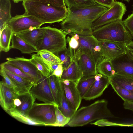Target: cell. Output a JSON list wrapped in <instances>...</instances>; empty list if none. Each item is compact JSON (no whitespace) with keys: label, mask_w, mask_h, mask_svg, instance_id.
<instances>
[{"label":"cell","mask_w":133,"mask_h":133,"mask_svg":"<svg viewBox=\"0 0 133 133\" xmlns=\"http://www.w3.org/2000/svg\"><path fill=\"white\" fill-rule=\"evenodd\" d=\"M55 105L45 103H34L28 116L45 126H52L56 120Z\"/></svg>","instance_id":"8992f818"},{"label":"cell","mask_w":133,"mask_h":133,"mask_svg":"<svg viewBox=\"0 0 133 133\" xmlns=\"http://www.w3.org/2000/svg\"><path fill=\"white\" fill-rule=\"evenodd\" d=\"M94 50L96 52H101V48L99 45H98L95 46Z\"/></svg>","instance_id":"bcb514c9"},{"label":"cell","mask_w":133,"mask_h":133,"mask_svg":"<svg viewBox=\"0 0 133 133\" xmlns=\"http://www.w3.org/2000/svg\"><path fill=\"white\" fill-rule=\"evenodd\" d=\"M92 35L97 40L123 43L127 45L133 37L126 28L122 19L117 21L93 30Z\"/></svg>","instance_id":"277c9868"},{"label":"cell","mask_w":133,"mask_h":133,"mask_svg":"<svg viewBox=\"0 0 133 133\" xmlns=\"http://www.w3.org/2000/svg\"><path fill=\"white\" fill-rule=\"evenodd\" d=\"M123 21L126 28L133 37V13L129 15Z\"/></svg>","instance_id":"74e56055"},{"label":"cell","mask_w":133,"mask_h":133,"mask_svg":"<svg viewBox=\"0 0 133 133\" xmlns=\"http://www.w3.org/2000/svg\"><path fill=\"white\" fill-rule=\"evenodd\" d=\"M10 0H0V28L1 30L12 17Z\"/></svg>","instance_id":"484cf974"},{"label":"cell","mask_w":133,"mask_h":133,"mask_svg":"<svg viewBox=\"0 0 133 133\" xmlns=\"http://www.w3.org/2000/svg\"><path fill=\"white\" fill-rule=\"evenodd\" d=\"M22 5L25 13L44 24L61 22L65 18L68 12L67 7L43 2L26 0L23 1Z\"/></svg>","instance_id":"7a4b0ae2"},{"label":"cell","mask_w":133,"mask_h":133,"mask_svg":"<svg viewBox=\"0 0 133 133\" xmlns=\"http://www.w3.org/2000/svg\"><path fill=\"white\" fill-rule=\"evenodd\" d=\"M94 76L82 77L77 83V88L82 99L95 80Z\"/></svg>","instance_id":"f546056e"},{"label":"cell","mask_w":133,"mask_h":133,"mask_svg":"<svg viewBox=\"0 0 133 133\" xmlns=\"http://www.w3.org/2000/svg\"><path fill=\"white\" fill-rule=\"evenodd\" d=\"M105 99L98 100L78 109L67 124L70 127L81 126L95 120L116 117L107 107Z\"/></svg>","instance_id":"3957f363"},{"label":"cell","mask_w":133,"mask_h":133,"mask_svg":"<svg viewBox=\"0 0 133 133\" xmlns=\"http://www.w3.org/2000/svg\"><path fill=\"white\" fill-rule=\"evenodd\" d=\"M6 24L13 32L17 33L40 27L44 24L34 17L25 13L16 15Z\"/></svg>","instance_id":"52a82bcc"},{"label":"cell","mask_w":133,"mask_h":133,"mask_svg":"<svg viewBox=\"0 0 133 133\" xmlns=\"http://www.w3.org/2000/svg\"><path fill=\"white\" fill-rule=\"evenodd\" d=\"M78 47L83 48L91 56L96 66L104 58L101 52L95 51L94 48L98 44V40L92 35L80 36Z\"/></svg>","instance_id":"9a60e30c"},{"label":"cell","mask_w":133,"mask_h":133,"mask_svg":"<svg viewBox=\"0 0 133 133\" xmlns=\"http://www.w3.org/2000/svg\"><path fill=\"white\" fill-rule=\"evenodd\" d=\"M124 0V1H127V2H129V1L130 0Z\"/></svg>","instance_id":"681fc988"},{"label":"cell","mask_w":133,"mask_h":133,"mask_svg":"<svg viewBox=\"0 0 133 133\" xmlns=\"http://www.w3.org/2000/svg\"><path fill=\"white\" fill-rule=\"evenodd\" d=\"M17 94L12 89L8 87L4 80L0 82V104L6 112L13 107V99Z\"/></svg>","instance_id":"e0dca14e"},{"label":"cell","mask_w":133,"mask_h":133,"mask_svg":"<svg viewBox=\"0 0 133 133\" xmlns=\"http://www.w3.org/2000/svg\"><path fill=\"white\" fill-rule=\"evenodd\" d=\"M66 35L61 29L50 26L45 27L43 37L36 45L38 51L46 50L56 55L66 49Z\"/></svg>","instance_id":"5b68a950"},{"label":"cell","mask_w":133,"mask_h":133,"mask_svg":"<svg viewBox=\"0 0 133 133\" xmlns=\"http://www.w3.org/2000/svg\"><path fill=\"white\" fill-rule=\"evenodd\" d=\"M108 8L97 3L87 7L68 9L66 17L60 24L61 30H69L71 33L81 36L92 35V23Z\"/></svg>","instance_id":"6da1fadb"},{"label":"cell","mask_w":133,"mask_h":133,"mask_svg":"<svg viewBox=\"0 0 133 133\" xmlns=\"http://www.w3.org/2000/svg\"><path fill=\"white\" fill-rule=\"evenodd\" d=\"M0 74L8 87L13 89L18 94L22 93L20 89L8 76L4 70L1 68L0 69Z\"/></svg>","instance_id":"8d00e7d4"},{"label":"cell","mask_w":133,"mask_h":133,"mask_svg":"<svg viewBox=\"0 0 133 133\" xmlns=\"http://www.w3.org/2000/svg\"><path fill=\"white\" fill-rule=\"evenodd\" d=\"M45 30V27H40L16 33L26 42L35 48L38 42L43 38Z\"/></svg>","instance_id":"d6986e66"},{"label":"cell","mask_w":133,"mask_h":133,"mask_svg":"<svg viewBox=\"0 0 133 133\" xmlns=\"http://www.w3.org/2000/svg\"><path fill=\"white\" fill-rule=\"evenodd\" d=\"M70 51L71 61L68 68L63 70L61 80L68 79L78 83L83 77L82 73L76 59L75 50L68 46Z\"/></svg>","instance_id":"5bb4252c"},{"label":"cell","mask_w":133,"mask_h":133,"mask_svg":"<svg viewBox=\"0 0 133 133\" xmlns=\"http://www.w3.org/2000/svg\"><path fill=\"white\" fill-rule=\"evenodd\" d=\"M49 67L51 72V66L54 65L58 64L61 61L56 55L46 50H42L37 52Z\"/></svg>","instance_id":"4dcf8cb0"},{"label":"cell","mask_w":133,"mask_h":133,"mask_svg":"<svg viewBox=\"0 0 133 133\" xmlns=\"http://www.w3.org/2000/svg\"><path fill=\"white\" fill-rule=\"evenodd\" d=\"M126 11L124 4L120 2L115 1L110 7L93 22V30L106 24L122 19Z\"/></svg>","instance_id":"ba28073f"},{"label":"cell","mask_w":133,"mask_h":133,"mask_svg":"<svg viewBox=\"0 0 133 133\" xmlns=\"http://www.w3.org/2000/svg\"><path fill=\"white\" fill-rule=\"evenodd\" d=\"M126 48V55L129 59L133 62V50L129 48L127 45Z\"/></svg>","instance_id":"7bdbcfd3"},{"label":"cell","mask_w":133,"mask_h":133,"mask_svg":"<svg viewBox=\"0 0 133 133\" xmlns=\"http://www.w3.org/2000/svg\"></svg>","instance_id":"f907efd6"},{"label":"cell","mask_w":133,"mask_h":133,"mask_svg":"<svg viewBox=\"0 0 133 133\" xmlns=\"http://www.w3.org/2000/svg\"><path fill=\"white\" fill-rule=\"evenodd\" d=\"M0 67L32 82L31 78L29 75L23 72L17 67L6 62L2 63L0 65Z\"/></svg>","instance_id":"e575fe53"},{"label":"cell","mask_w":133,"mask_h":133,"mask_svg":"<svg viewBox=\"0 0 133 133\" xmlns=\"http://www.w3.org/2000/svg\"><path fill=\"white\" fill-rule=\"evenodd\" d=\"M110 78V82L133 92V76L115 74Z\"/></svg>","instance_id":"603a6c76"},{"label":"cell","mask_w":133,"mask_h":133,"mask_svg":"<svg viewBox=\"0 0 133 133\" xmlns=\"http://www.w3.org/2000/svg\"><path fill=\"white\" fill-rule=\"evenodd\" d=\"M29 92L38 100L57 105L50 89L48 77L42 76L38 82L32 86Z\"/></svg>","instance_id":"30bf717a"},{"label":"cell","mask_w":133,"mask_h":133,"mask_svg":"<svg viewBox=\"0 0 133 133\" xmlns=\"http://www.w3.org/2000/svg\"><path fill=\"white\" fill-rule=\"evenodd\" d=\"M94 78L95 80L83 99L90 100L99 97L110 84V78L101 74L95 75Z\"/></svg>","instance_id":"4fadbf2b"},{"label":"cell","mask_w":133,"mask_h":133,"mask_svg":"<svg viewBox=\"0 0 133 133\" xmlns=\"http://www.w3.org/2000/svg\"><path fill=\"white\" fill-rule=\"evenodd\" d=\"M115 74H124L133 76V62L126 54L112 61Z\"/></svg>","instance_id":"ac0fdd59"},{"label":"cell","mask_w":133,"mask_h":133,"mask_svg":"<svg viewBox=\"0 0 133 133\" xmlns=\"http://www.w3.org/2000/svg\"><path fill=\"white\" fill-rule=\"evenodd\" d=\"M6 112L18 121L25 124L34 126H44L43 124L34 120L13 108Z\"/></svg>","instance_id":"f1b7e54d"},{"label":"cell","mask_w":133,"mask_h":133,"mask_svg":"<svg viewBox=\"0 0 133 133\" xmlns=\"http://www.w3.org/2000/svg\"><path fill=\"white\" fill-rule=\"evenodd\" d=\"M51 73L48 77L50 87L56 104H61L62 97V86L60 78Z\"/></svg>","instance_id":"7402d4cb"},{"label":"cell","mask_w":133,"mask_h":133,"mask_svg":"<svg viewBox=\"0 0 133 133\" xmlns=\"http://www.w3.org/2000/svg\"><path fill=\"white\" fill-rule=\"evenodd\" d=\"M34 1H39L48 3L55 5L66 8V6L64 0H29Z\"/></svg>","instance_id":"f35d334b"},{"label":"cell","mask_w":133,"mask_h":133,"mask_svg":"<svg viewBox=\"0 0 133 133\" xmlns=\"http://www.w3.org/2000/svg\"><path fill=\"white\" fill-rule=\"evenodd\" d=\"M127 46L133 50V41L127 45Z\"/></svg>","instance_id":"7dc6e473"},{"label":"cell","mask_w":133,"mask_h":133,"mask_svg":"<svg viewBox=\"0 0 133 133\" xmlns=\"http://www.w3.org/2000/svg\"><path fill=\"white\" fill-rule=\"evenodd\" d=\"M96 69L98 73L109 78L115 74L112 61L108 59L102 60L97 65Z\"/></svg>","instance_id":"83f0119b"},{"label":"cell","mask_w":133,"mask_h":133,"mask_svg":"<svg viewBox=\"0 0 133 133\" xmlns=\"http://www.w3.org/2000/svg\"><path fill=\"white\" fill-rule=\"evenodd\" d=\"M97 3L108 8H110L114 3V0H94Z\"/></svg>","instance_id":"60d3db41"},{"label":"cell","mask_w":133,"mask_h":133,"mask_svg":"<svg viewBox=\"0 0 133 133\" xmlns=\"http://www.w3.org/2000/svg\"><path fill=\"white\" fill-rule=\"evenodd\" d=\"M61 86V104L59 106H58V107L64 116L71 118L73 116L76 111L70 105L66 97L62 84Z\"/></svg>","instance_id":"1f68e13d"},{"label":"cell","mask_w":133,"mask_h":133,"mask_svg":"<svg viewBox=\"0 0 133 133\" xmlns=\"http://www.w3.org/2000/svg\"><path fill=\"white\" fill-rule=\"evenodd\" d=\"M18 96L19 99V104L17 108L15 109L28 116L36 99L29 92L18 94Z\"/></svg>","instance_id":"44dd1931"},{"label":"cell","mask_w":133,"mask_h":133,"mask_svg":"<svg viewBox=\"0 0 133 133\" xmlns=\"http://www.w3.org/2000/svg\"><path fill=\"white\" fill-rule=\"evenodd\" d=\"M70 34V35H71V36L74 37L77 41H78L80 38L79 35L77 34L71 33Z\"/></svg>","instance_id":"f6af8a7d"},{"label":"cell","mask_w":133,"mask_h":133,"mask_svg":"<svg viewBox=\"0 0 133 133\" xmlns=\"http://www.w3.org/2000/svg\"><path fill=\"white\" fill-rule=\"evenodd\" d=\"M66 42L68 43V46L71 48L76 49L79 46V42L78 41L76 40L74 37H71L68 36L66 39Z\"/></svg>","instance_id":"ab89813d"},{"label":"cell","mask_w":133,"mask_h":133,"mask_svg":"<svg viewBox=\"0 0 133 133\" xmlns=\"http://www.w3.org/2000/svg\"><path fill=\"white\" fill-rule=\"evenodd\" d=\"M98 42L101 48V52L104 58L112 61L126 54L127 45L125 43L98 40Z\"/></svg>","instance_id":"8fae6325"},{"label":"cell","mask_w":133,"mask_h":133,"mask_svg":"<svg viewBox=\"0 0 133 133\" xmlns=\"http://www.w3.org/2000/svg\"><path fill=\"white\" fill-rule=\"evenodd\" d=\"M11 43L10 49H18L23 54H30L34 52L37 53L38 52L35 47L26 42L16 33H13L11 37Z\"/></svg>","instance_id":"ffe728a7"},{"label":"cell","mask_w":133,"mask_h":133,"mask_svg":"<svg viewBox=\"0 0 133 133\" xmlns=\"http://www.w3.org/2000/svg\"><path fill=\"white\" fill-rule=\"evenodd\" d=\"M7 62L17 67L31 77L34 85L36 84L42 75L30 59L23 57L8 58Z\"/></svg>","instance_id":"9c48e42d"},{"label":"cell","mask_w":133,"mask_h":133,"mask_svg":"<svg viewBox=\"0 0 133 133\" xmlns=\"http://www.w3.org/2000/svg\"><path fill=\"white\" fill-rule=\"evenodd\" d=\"M56 113V122L52 126L63 127L67 125L70 118L64 116L59 110L58 105H55Z\"/></svg>","instance_id":"d590c367"},{"label":"cell","mask_w":133,"mask_h":133,"mask_svg":"<svg viewBox=\"0 0 133 133\" xmlns=\"http://www.w3.org/2000/svg\"><path fill=\"white\" fill-rule=\"evenodd\" d=\"M68 9L72 7L82 8L92 6L97 3L94 0H64Z\"/></svg>","instance_id":"836d02e7"},{"label":"cell","mask_w":133,"mask_h":133,"mask_svg":"<svg viewBox=\"0 0 133 133\" xmlns=\"http://www.w3.org/2000/svg\"><path fill=\"white\" fill-rule=\"evenodd\" d=\"M30 59L43 76L48 77L52 73L49 67L38 52L32 54Z\"/></svg>","instance_id":"4316f807"},{"label":"cell","mask_w":133,"mask_h":133,"mask_svg":"<svg viewBox=\"0 0 133 133\" xmlns=\"http://www.w3.org/2000/svg\"><path fill=\"white\" fill-rule=\"evenodd\" d=\"M110 84L115 92L124 101L133 102V92L110 82Z\"/></svg>","instance_id":"d6a6232c"},{"label":"cell","mask_w":133,"mask_h":133,"mask_svg":"<svg viewBox=\"0 0 133 133\" xmlns=\"http://www.w3.org/2000/svg\"><path fill=\"white\" fill-rule=\"evenodd\" d=\"M61 81L66 97L70 105L76 111L79 107L82 99L77 88L78 83L70 81V84L66 85L64 84L61 80Z\"/></svg>","instance_id":"2e32d148"},{"label":"cell","mask_w":133,"mask_h":133,"mask_svg":"<svg viewBox=\"0 0 133 133\" xmlns=\"http://www.w3.org/2000/svg\"><path fill=\"white\" fill-rule=\"evenodd\" d=\"M0 30V51L6 52L10 49V42L13 32L6 24Z\"/></svg>","instance_id":"cb8c5ba5"},{"label":"cell","mask_w":133,"mask_h":133,"mask_svg":"<svg viewBox=\"0 0 133 133\" xmlns=\"http://www.w3.org/2000/svg\"><path fill=\"white\" fill-rule=\"evenodd\" d=\"M14 3H17L19 2H20L26 0H12Z\"/></svg>","instance_id":"c3c4849f"},{"label":"cell","mask_w":133,"mask_h":133,"mask_svg":"<svg viewBox=\"0 0 133 133\" xmlns=\"http://www.w3.org/2000/svg\"><path fill=\"white\" fill-rule=\"evenodd\" d=\"M123 105L125 109L133 111V102L124 101Z\"/></svg>","instance_id":"ee69618b"},{"label":"cell","mask_w":133,"mask_h":133,"mask_svg":"<svg viewBox=\"0 0 133 133\" xmlns=\"http://www.w3.org/2000/svg\"><path fill=\"white\" fill-rule=\"evenodd\" d=\"M63 72V69L62 63L61 62L58 64L57 69L52 73V74L60 78Z\"/></svg>","instance_id":"b9f144b4"},{"label":"cell","mask_w":133,"mask_h":133,"mask_svg":"<svg viewBox=\"0 0 133 133\" xmlns=\"http://www.w3.org/2000/svg\"><path fill=\"white\" fill-rule=\"evenodd\" d=\"M3 69L8 76L20 89L22 93L29 92L30 89L34 85L31 81L16 75L6 69Z\"/></svg>","instance_id":"d4e9b609"},{"label":"cell","mask_w":133,"mask_h":133,"mask_svg":"<svg viewBox=\"0 0 133 133\" xmlns=\"http://www.w3.org/2000/svg\"><path fill=\"white\" fill-rule=\"evenodd\" d=\"M77 59L83 77L94 76L98 74L96 66L91 56L85 49L78 47L75 50Z\"/></svg>","instance_id":"7c38bea8"}]
</instances>
